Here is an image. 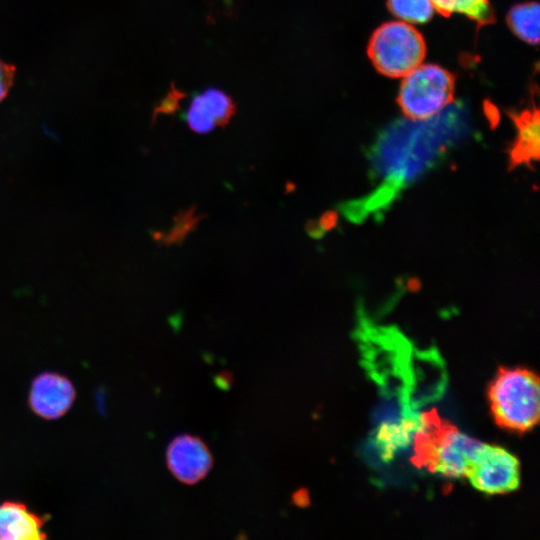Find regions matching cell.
Listing matches in <instances>:
<instances>
[{
    "label": "cell",
    "instance_id": "1",
    "mask_svg": "<svg viewBox=\"0 0 540 540\" xmlns=\"http://www.w3.org/2000/svg\"><path fill=\"white\" fill-rule=\"evenodd\" d=\"M465 119L462 109L453 107L424 120H398L383 130L371 153L373 171L382 182L358 211L379 209L434 165L462 137Z\"/></svg>",
    "mask_w": 540,
    "mask_h": 540
},
{
    "label": "cell",
    "instance_id": "2",
    "mask_svg": "<svg viewBox=\"0 0 540 540\" xmlns=\"http://www.w3.org/2000/svg\"><path fill=\"white\" fill-rule=\"evenodd\" d=\"M539 381L525 369H503L495 377L489 399L496 422L505 428L524 432L539 419Z\"/></svg>",
    "mask_w": 540,
    "mask_h": 540
},
{
    "label": "cell",
    "instance_id": "3",
    "mask_svg": "<svg viewBox=\"0 0 540 540\" xmlns=\"http://www.w3.org/2000/svg\"><path fill=\"white\" fill-rule=\"evenodd\" d=\"M367 53L381 74L399 78L422 64L426 45L421 33L411 24L391 21L374 31Z\"/></svg>",
    "mask_w": 540,
    "mask_h": 540
},
{
    "label": "cell",
    "instance_id": "4",
    "mask_svg": "<svg viewBox=\"0 0 540 540\" xmlns=\"http://www.w3.org/2000/svg\"><path fill=\"white\" fill-rule=\"evenodd\" d=\"M402 78L397 102L407 118L434 117L453 100L454 76L438 65L420 64Z\"/></svg>",
    "mask_w": 540,
    "mask_h": 540
},
{
    "label": "cell",
    "instance_id": "5",
    "mask_svg": "<svg viewBox=\"0 0 540 540\" xmlns=\"http://www.w3.org/2000/svg\"><path fill=\"white\" fill-rule=\"evenodd\" d=\"M465 477L485 494L508 493L520 484V465L507 450L482 443Z\"/></svg>",
    "mask_w": 540,
    "mask_h": 540
},
{
    "label": "cell",
    "instance_id": "6",
    "mask_svg": "<svg viewBox=\"0 0 540 540\" xmlns=\"http://www.w3.org/2000/svg\"><path fill=\"white\" fill-rule=\"evenodd\" d=\"M481 445L454 428H444L425 446L423 455L433 472L458 478L466 475Z\"/></svg>",
    "mask_w": 540,
    "mask_h": 540
},
{
    "label": "cell",
    "instance_id": "7",
    "mask_svg": "<svg viewBox=\"0 0 540 540\" xmlns=\"http://www.w3.org/2000/svg\"><path fill=\"white\" fill-rule=\"evenodd\" d=\"M75 398L76 389L68 377L57 372H42L31 382L28 404L38 417L56 420L70 410Z\"/></svg>",
    "mask_w": 540,
    "mask_h": 540
},
{
    "label": "cell",
    "instance_id": "8",
    "mask_svg": "<svg viewBox=\"0 0 540 540\" xmlns=\"http://www.w3.org/2000/svg\"><path fill=\"white\" fill-rule=\"evenodd\" d=\"M166 462L175 478L185 484H195L208 474L213 458L201 438L182 434L167 447Z\"/></svg>",
    "mask_w": 540,
    "mask_h": 540
},
{
    "label": "cell",
    "instance_id": "9",
    "mask_svg": "<svg viewBox=\"0 0 540 540\" xmlns=\"http://www.w3.org/2000/svg\"><path fill=\"white\" fill-rule=\"evenodd\" d=\"M235 110V104L227 93L211 87L193 95L184 117L190 130L206 134L227 124Z\"/></svg>",
    "mask_w": 540,
    "mask_h": 540
},
{
    "label": "cell",
    "instance_id": "10",
    "mask_svg": "<svg viewBox=\"0 0 540 540\" xmlns=\"http://www.w3.org/2000/svg\"><path fill=\"white\" fill-rule=\"evenodd\" d=\"M47 517L36 514L22 502L0 504V540H42Z\"/></svg>",
    "mask_w": 540,
    "mask_h": 540
},
{
    "label": "cell",
    "instance_id": "11",
    "mask_svg": "<svg viewBox=\"0 0 540 540\" xmlns=\"http://www.w3.org/2000/svg\"><path fill=\"white\" fill-rule=\"evenodd\" d=\"M516 126V138L510 150V164L529 165L539 156V111L526 109L512 115Z\"/></svg>",
    "mask_w": 540,
    "mask_h": 540
},
{
    "label": "cell",
    "instance_id": "12",
    "mask_svg": "<svg viewBox=\"0 0 540 540\" xmlns=\"http://www.w3.org/2000/svg\"><path fill=\"white\" fill-rule=\"evenodd\" d=\"M539 5L535 2L513 6L507 16V22L516 36L528 44L539 42Z\"/></svg>",
    "mask_w": 540,
    "mask_h": 540
},
{
    "label": "cell",
    "instance_id": "13",
    "mask_svg": "<svg viewBox=\"0 0 540 540\" xmlns=\"http://www.w3.org/2000/svg\"><path fill=\"white\" fill-rule=\"evenodd\" d=\"M435 10L444 16L462 14L483 26L494 21L489 0H431Z\"/></svg>",
    "mask_w": 540,
    "mask_h": 540
},
{
    "label": "cell",
    "instance_id": "14",
    "mask_svg": "<svg viewBox=\"0 0 540 540\" xmlns=\"http://www.w3.org/2000/svg\"><path fill=\"white\" fill-rule=\"evenodd\" d=\"M203 217L197 213L194 206L183 210L176 215L168 231L155 233V239L167 246L181 244L186 236L196 229Z\"/></svg>",
    "mask_w": 540,
    "mask_h": 540
},
{
    "label": "cell",
    "instance_id": "15",
    "mask_svg": "<svg viewBox=\"0 0 540 540\" xmlns=\"http://www.w3.org/2000/svg\"><path fill=\"white\" fill-rule=\"evenodd\" d=\"M388 8L395 17L409 24L425 23L435 12L431 0H388Z\"/></svg>",
    "mask_w": 540,
    "mask_h": 540
},
{
    "label": "cell",
    "instance_id": "16",
    "mask_svg": "<svg viewBox=\"0 0 540 540\" xmlns=\"http://www.w3.org/2000/svg\"><path fill=\"white\" fill-rule=\"evenodd\" d=\"M15 77V68L0 60V101H2L10 91Z\"/></svg>",
    "mask_w": 540,
    "mask_h": 540
},
{
    "label": "cell",
    "instance_id": "17",
    "mask_svg": "<svg viewBox=\"0 0 540 540\" xmlns=\"http://www.w3.org/2000/svg\"><path fill=\"white\" fill-rule=\"evenodd\" d=\"M306 230L312 237H320L323 234V230L314 221H309L307 223Z\"/></svg>",
    "mask_w": 540,
    "mask_h": 540
},
{
    "label": "cell",
    "instance_id": "18",
    "mask_svg": "<svg viewBox=\"0 0 540 540\" xmlns=\"http://www.w3.org/2000/svg\"><path fill=\"white\" fill-rule=\"evenodd\" d=\"M220 388H228L232 382V377L229 373L219 374L215 380Z\"/></svg>",
    "mask_w": 540,
    "mask_h": 540
},
{
    "label": "cell",
    "instance_id": "19",
    "mask_svg": "<svg viewBox=\"0 0 540 540\" xmlns=\"http://www.w3.org/2000/svg\"><path fill=\"white\" fill-rule=\"evenodd\" d=\"M293 501L295 504H297L298 506H302L304 504L307 503V496H306V493L302 490L300 491H297L294 495H293Z\"/></svg>",
    "mask_w": 540,
    "mask_h": 540
}]
</instances>
